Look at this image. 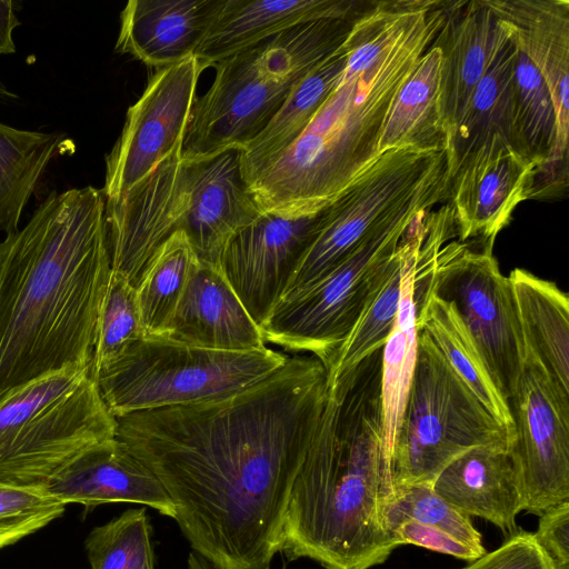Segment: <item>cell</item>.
<instances>
[{
	"label": "cell",
	"instance_id": "d4e9b609",
	"mask_svg": "<svg viewBox=\"0 0 569 569\" xmlns=\"http://www.w3.org/2000/svg\"><path fill=\"white\" fill-rule=\"evenodd\" d=\"M536 164L510 153L490 164L449 200L458 241L476 238L492 250L497 234L509 223L516 207L530 199Z\"/></svg>",
	"mask_w": 569,
	"mask_h": 569
},
{
	"label": "cell",
	"instance_id": "7402d4cb",
	"mask_svg": "<svg viewBox=\"0 0 569 569\" xmlns=\"http://www.w3.org/2000/svg\"><path fill=\"white\" fill-rule=\"evenodd\" d=\"M162 337L228 351L258 350L267 346L260 327L222 273L200 261Z\"/></svg>",
	"mask_w": 569,
	"mask_h": 569
},
{
	"label": "cell",
	"instance_id": "4dcf8cb0",
	"mask_svg": "<svg viewBox=\"0 0 569 569\" xmlns=\"http://www.w3.org/2000/svg\"><path fill=\"white\" fill-rule=\"evenodd\" d=\"M425 212L418 214L406 229L387 276L368 299L350 333L326 368L328 385L335 383L342 373L383 347L396 322L405 263Z\"/></svg>",
	"mask_w": 569,
	"mask_h": 569
},
{
	"label": "cell",
	"instance_id": "836d02e7",
	"mask_svg": "<svg viewBox=\"0 0 569 569\" xmlns=\"http://www.w3.org/2000/svg\"><path fill=\"white\" fill-rule=\"evenodd\" d=\"M518 133L537 167L535 181L548 166L556 144V113L549 89L530 60L517 49L513 69ZM535 183V182H533Z\"/></svg>",
	"mask_w": 569,
	"mask_h": 569
},
{
	"label": "cell",
	"instance_id": "7c38bea8",
	"mask_svg": "<svg viewBox=\"0 0 569 569\" xmlns=\"http://www.w3.org/2000/svg\"><path fill=\"white\" fill-rule=\"evenodd\" d=\"M509 406L513 420L509 453L523 510L540 516L569 501V393L525 352Z\"/></svg>",
	"mask_w": 569,
	"mask_h": 569
},
{
	"label": "cell",
	"instance_id": "3957f363",
	"mask_svg": "<svg viewBox=\"0 0 569 569\" xmlns=\"http://www.w3.org/2000/svg\"><path fill=\"white\" fill-rule=\"evenodd\" d=\"M448 1H378L355 22L341 78L301 134L247 188L262 212L311 217L378 156L391 104L440 30Z\"/></svg>",
	"mask_w": 569,
	"mask_h": 569
},
{
	"label": "cell",
	"instance_id": "2e32d148",
	"mask_svg": "<svg viewBox=\"0 0 569 569\" xmlns=\"http://www.w3.org/2000/svg\"><path fill=\"white\" fill-rule=\"evenodd\" d=\"M516 56L517 48L508 33L446 141L448 200L490 164L510 153L531 161L516 126Z\"/></svg>",
	"mask_w": 569,
	"mask_h": 569
},
{
	"label": "cell",
	"instance_id": "44dd1931",
	"mask_svg": "<svg viewBox=\"0 0 569 569\" xmlns=\"http://www.w3.org/2000/svg\"><path fill=\"white\" fill-rule=\"evenodd\" d=\"M44 490L86 510L109 502L150 507L174 519V506L159 479L119 439L97 443L77 457Z\"/></svg>",
	"mask_w": 569,
	"mask_h": 569
},
{
	"label": "cell",
	"instance_id": "277c9868",
	"mask_svg": "<svg viewBox=\"0 0 569 569\" xmlns=\"http://www.w3.org/2000/svg\"><path fill=\"white\" fill-rule=\"evenodd\" d=\"M381 349L328 386L319 423L295 479L282 550L325 569H369L401 546L386 511L396 497L385 449Z\"/></svg>",
	"mask_w": 569,
	"mask_h": 569
},
{
	"label": "cell",
	"instance_id": "5b68a950",
	"mask_svg": "<svg viewBox=\"0 0 569 569\" xmlns=\"http://www.w3.org/2000/svg\"><path fill=\"white\" fill-rule=\"evenodd\" d=\"M353 24L339 19L306 22L219 61L211 86L192 106L183 160L243 150L295 87L345 42Z\"/></svg>",
	"mask_w": 569,
	"mask_h": 569
},
{
	"label": "cell",
	"instance_id": "1f68e13d",
	"mask_svg": "<svg viewBox=\"0 0 569 569\" xmlns=\"http://www.w3.org/2000/svg\"><path fill=\"white\" fill-rule=\"evenodd\" d=\"M62 137L0 122V230H18L21 213Z\"/></svg>",
	"mask_w": 569,
	"mask_h": 569
},
{
	"label": "cell",
	"instance_id": "8fae6325",
	"mask_svg": "<svg viewBox=\"0 0 569 569\" xmlns=\"http://www.w3.org/2000/svg\"><path fill=\"white\" fill-rule=\"evenodd\" d=\"M431 291L455 306L491 380L509 403L522 371L525 345L511 282L492 250L447 242L437 259Z\"/></svg>",
	"mask_w": 569,
	"mask_h": 569
},
{
	"label": "cell",
	"instance_id": "9c48e42d",
	"mask_svg": "<svg viewBox=\"0 0 569 569\" xmlns=\"http://www.w3.org/2000/svg\"><path fill=\"white\" fill-rule=\"evenodd\" d=\"M512 437L419 330L415 372L392 451L396 490L432 485L448 463L469 449L510 447Z\"/></svg>",
	"mask_w": 569,
	"mask_h": 569
},
{
	"label": "cell",
	"instance_id": "d6986e66",
	"mask_svg": "<svg viewBox=\"0 0 569 569\" xmlns=\"http://www.w3.org/2000/svg\"><path fill=\"white\" fill-rule=\"evenodd\" d=\"M507 36L485 0L449 1L432 42L441 52L438 108L446 141Z\"/></svg>",
	"mask_w": 569,
	"mask_h": 569
},
{
	"label": "cell",
	"instance_id": "74e56055",
	"mask_svg": "<svg viewBox=\"0 0 569 569\" xmlns=\"http://www.w3.org/2000/svg\"><path fill=\"white\" fill-rule=\"evenodd\" d=\"M66 503L44 489L0 483V549L30 536L66 511Z\"/></svg>",
	"mask_w": 569,
	"mask_h": 569
},
{
	"label": "cell",
	"instance_id": "e575fe53",
	"mask_svg": "<svg viewBox=\"0 0 569 569\" xmlns=\"http://www.w3.org/2000/svg\"><path fill=\"white\" fill-rule=\"evenodd\" d=\"M150 533L144 508L128 509L94 527L84 541L91 569H154Z\"/></svg>",
	"mask_w": 569,
	"mask_h": 569
},
{
	"label": "cell",
	"instance_id": "7a4b0ae2",
	"mask_svg": "<svg viewBox=\"0 0 569 569\" xmlns=\"http://www.w3.org/2000/svg\"><path fill=\"white\" fill-rule=\"evenodd\" d=\"M110 272L106 198L92 186L52 191L0 241V397L91 367Z\"/></svg>",
	"mask_w": 569,
	"mask_h": 569
},
{
	"label": "cell",
	"instance_id": "b9f144b4",
	"mask_svg": "<svg viewBox=\"0 0 569 569\" xmlns=\"http://www.w3.org/2000/svg\"><path fill=\"white\" fill-rule=\"evenodd\" d=\"M20 24L12 8V1H0V54L16 52L12 31Z\"/></svg>",
	"mask_w": 569,
	"mask_h": 569
},
{
	"label": "cell",
	"instance_id": "8d00e7d4",
	"mask_svg": "<svg viewBox=\"0 0 569 569\" xmlns=\"http://www.w3.org/2000/svg\"><path fill=\"white\" fill-rule=\"evenodd\" d=\"M408 519L438 528L481 556L486 553L481 533L469 516L438 496L431 483H417L396 490V497L386 511L387 526L396 536V528Z\"/></svg>",
	"mask_w": 569,
	"mask_h": 569
},
{
	"label": "cell",
	"instance_id": "484cf974",
	"mask_svg": "<svg viewBox=\"0 0 569 569\" xmlns=\"http://www.w3.org/2000/svg\"><path fill=\"white\" fill-rule=\"evenodd\" d=\"M525 352L569 393V297L552 282L516 268L509 274Z\"/></svg>",
	"mask_w": 569,
	"mask_h": 569
},
{
	"label": "cell",
	"instance_id": "d590c367",
	"mask_svg": "<svg viewBox=\"0 0 569 569\" xmlns=\"http://www.w3.org/2000/svg\"><path fill=\"white\" fill-rule=\"evenodd\" d=\"M143 336L136 288L111 269L99 317L92 376L120 358Z\"/></svg>",
	"mask_w": 569,
	"mask_h": 569
},
{
	"label": "cell",
	"instance_id": "603a6c76",
	"mask_svg": "<svg viewBox=\"0 0 569 569\" xmlns=\"http://www.w3.org/2000/svg\"><path fill=\"white\" fill-rule=\"evenodd\" d=\"M224 0H130L114 50L157 69L193 56Z\"/></svg>",
	"mask_w": 569,
	"mask_h": 569
},
{
	"label": "cell",
	"instance_id": "6da1fadb",
	"mask_svg": "<svg viewBox=\"0 0 569 569\" xmlns=\"http://www.w3.org/2000/svg\"><path fill=\"white\" fill-rule=\"evenodd\" d=\"M328 396L312 356L234 393L116 419V438L162 483L192 551L213 569H270L291 489Z\"/></svg>",
	"mask_w": 569,
	"mask_h": 569
},
{
	"label": "cell",
	"instance_id": "ba28073f",
	"mask_svg": "<svg viewBox=\"0 0 569 569\" xmlns=\"http://www.w3.org/2000/svg\"><path fill=\"white\" fill-rule=\"evenodd\" d=\"M289 355L264 347L228 351L143 336L94 375L113 417L221 398L282 367Z\"/></svg>",
	"mask_w": 569,
	"mask_h": 569
},
{
	"label": "cell",
	"instance_id": "4fadbf2b",
	"mask_svg": "<svg viewBox=\"0 0 569 569\" xmlns=\"http://www.w3.org/2000/svg\"><path fill=\"white\" fill-rule=\"evenodd\" d=\"M202 71L190 56L150 77L106 156L107 201L129 191L182 144Z\"/></svg>",
	"mask_w": 569,
	"mask_h": 569
},
{
	"label": "cell",
	"instance_id": "83f0119b",
	"mask_svg": "<svg viewBox=\"0 0 569 569\" xmlns=\"http://www.w3.org/2000/svg\"><path fill=\"white\" fill-rule=\"evenodd\" d=\"M347 58L343 42L295 87L269 124L241 150L240 168L246 184L307 128L338 84Z\"/></svg>",
	"mask_w": 569,
	"mask_h": 569
},
{
	"label": "cell",
	"instance_id": "ac0fdd59",
	"mask_svg": "<svg viewBox=\"0 0 569 569\" xmlns=\"http://www.w3.org/2000/svg\"><path fill=\"white\" fill-rule=\"evenodd\" d=\"M240 159L241 150L229 149L186 162L190 201L180 229L198 260L218 270L232 238L263 213L242 178Z\"/></svg>",
	"mask_w": 569,
	"mask_h": 569
},
{
	"label": "cell",
	"instance_id": "f546056e",
	"mask_svg": "<svg viewBox=\"0 0 569 569\" xmlns=\"http://www.w3.org/2000/svg\"><path fill=\"white\" fill-rule=\"evenodd\" d=\"M417 325L487 411L513 433L510 406L491 380L455 306L430 291L417 303Z\"/></svg>",
	"mask_w": 569,
	"mask_h": 569
},
{
	"label": "cell",
	"instance_id": "f1b7e54d",
	"mask_svg": "<svg viewBox=\"0 0 569 569\" xmlns=\"http://www.w3.org/2000/svg\"><path fill=\"white\" fill-rule=\"evenodd\" d=\"M440 66V49L431 43L391 104L379 141V154L398 148L445 150L446 137L438 108Z\"/></svg>",
	"mask_w": 569,
	"mask_h": 569
},
{
	"label": "cell",
	"instance_id": "60d3db41",
	"mask_svg": "<svg viewBox=\"0 0 569 569\" xmlns=\"http://www.w3.org/2000/svg\"><path fill=\"white\" fill-rule=\"evenodd\" d=\"M395 533L401 545L411 543L465 560H476L481 557L479 552L447 532L415 520L402 521L396 528Z\"/></svg>",
	"mask_w": 569,
	"mask_h": 569
},
{
	"label": "cell",
	"instance_id": "e0dca14e",
	"mask_svg": "<svg viewBox=\"0 0 569 569\" xmlns=\"http://www.w3.org/2000/svg\"><path fill=\"white\" fill-rule=\"evenodd\" d=\"M319 220L262 213L226 247L219 270L261 328L281 300Z\"/></svg>",
	"mask_w": 569,
	"mask_h": 569
},
{
	"label": "cell",
	"instance_id": "d6a6232c",
	"mask_svg": "<svg viewBox=\"0 0 569 569\" xmlns=\"http://www.w3.org/2000/svg\"><path fill=\"white\" fill-rule=\"evenodd\" d=\"M186 232L176 230L156 251L136 286L143 335H166L198 263Z\"/></svg>",
	"mask_w": 569,
	"mask_h": 569
},
{
	"label": "cell",
	"instance_id": "9a60e30c",
	"mask_svg": "<svg viewBox=\"0 0 569 569\" xmlns=\"http://www.w3.org/2000/svg\"><path fill=\"white\" fill-rule=\"evenodd\" d=\"M182 144L122 196L106 200L111 269L136 288L160 246L181 228L190 193Z\"/></svg>",
	"mask_w": 569,
	"mask_h": 569
},
{
	"label": "cell",
	"instance_id": "5bb4252c",
	"mask_svg": "<svg viewBox=\"0 0 569 569\" xmlns=\"http://www.w3.org/2000/svg\"><path fill=\"white\" fill-rule=\"evenodd\" d=\"M485 3L549 89L556 113V144L548 166L533 183V196H559L568 187L569 1L485 0Z\"/></svg>",
	"mask_w": 569,
	"mask_h": 569
},
{
	"label": "cell",
	"instance_id": "ee69618b",
	"mask_svg": "<svg viewBox=\"0 0 569 569\" xmlns=\"http://www.w3.org/2000/svg\"><path fill=\"white\" fill-rule=\"evenodd\" d=\"M18 99V96L10 91L7 86L0 80V102H9Z\"/></svg>",
	"mask_w": 569,
	"mask_h": 569
},
{
	"label": "cell",
	"instance_id": "52a82bcc",
	"mask_svg": "<svg viewBox=\"0 0 569 569\" xmlns=\"http://www.w3.org/2000/svg\"><path fill=\"white\" fill-rule=\"evenodd\" d=\"M447 200L446 150L380 153L319 212L316 232L280 301L303 293L379 231Z\"/></svg>",
	"mask_w": 569,
	"mask_h": 569
},
{
	"label": "cell",
	"instance_id": "cb8c5ba5",
	"mask_svg": "<svg viewBox=\"0 0 569 569\" xmlns=\"http://www.w3.org/2000/svg\"><path fill=\"white\" fill-rule=\"evenodd\" d=\"M432 488L462 513L483 518L508 536L518 531L516 518L523 505L509 447L469 449L440 471Z\"/></svg>",
	"mask_w": 569,
	"mask_h": 569
},
{
	"label": "cell",
	"instance_id": "4316f807",
	"mask_svg": "<svg viewBox=\"0 0 569 569\" xmlns=\"http://www.w3.org/2000/svg\"><path fill=\"white\" fill-rule=\"evenodd\" d=\"M429 216L430 211L423 213L420 228L408 253L403 268L398 315L393 328L381 348L382 437L390 460L417 361L419 330L413 278L418 253L428 230Z\"/></svg>",
	"mask_w": 569,
	"mask_h": 569
},
{
	"label": "cell",
	"instance_id": "7bdbcfd3",
	"mask_svg": "<svg viewBox=\"0 0 569 569\" xmlns=\"http://www.w3.org/2000/svg\"><path fill=\"white\" fill-rule=\"evenodd\" d=\"M187 563L188 569H213L206 559L194 551L189 553Z\"/></svg>",
	"mask_w": 569,
	"mask_h": 569
},
{
	"label": "cell",
	"instance_id": "ab89813d",
	"mask_svg": "<svg viewBox=\"0 0 569 569\" xmlns=\"http://www.w3.org/2000/svg\"><path fill=\"white\" fill-rule=\"evenodd\" d=\"M533 535L553 569H569V501L541 513Z\"/></svg>",
	"mask_w": 569,
	"mask_h": 569
},
{
	"label": "cell",
	"instance_id": "ffe728a7",
	"mask_svg": "<svg viewBox=\"0 0 569 569\" xmlns=\"http://www.w3.org/2000/svg\"><path fill=\"white\" fill-rule=\"evenodd\" d=\"M378 1L224 0L193 56L202 70L298 24L339 19L357 22Z\"/></svg>",
	"mask_w": 569,
	"mask_h": 569
},
{
	"label": "cell",
	"instance_id": "30bf717a",
	"mask_svg": "<svg viewBox=\"0 0 569 569\" xmlns=\"http://www.w3.org/2000/svg\"><path fill=\"white\" fill-rule=\"evenodd\" d=\"M418 214L406 216L366 240L300 296L279 301L260 328L266 343L308 352L326 369L387 276L402 234Z\"/></svg>",
	"mask_w": 569,
	"mask_h": 569
},
{
	"label": "cell",
	"instance_id": "8992f818",
	"mask_svg": "<svg viewBox=\"0 0 569 569\" xmlns=\"http://www.w3.org/2000/svg\"><path fill=\"white\" fill-rule=\"evenodd\" d=\"M116 437L91 367H69L0 397V483L44 489L82 452Z\"/></svg>",
	"mask_w": 569,
	"mask_h": 569
},
{
	"label": "cell",
	"instance_id": "f35d334b",
	"mask_svg": "<svg viewBox=\"0 0 569 569\" xmlns=\"http://www.w3.org/2000/svg\"><path fill=\"white\" fill-rule=\"evenodd\" d=\"M463 569H553L535 535L518 530L498 549Z\"/></svg>",
	"mask_w": 569,
	"mask_h": 569
}]
</instances>
